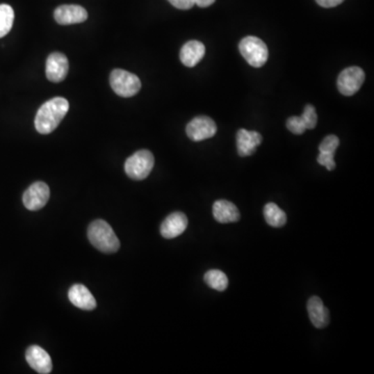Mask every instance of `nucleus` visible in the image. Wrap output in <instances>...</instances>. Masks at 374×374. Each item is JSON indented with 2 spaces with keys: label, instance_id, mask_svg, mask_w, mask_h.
<instances>
[{
  "label": "nucleus",
  "instance_id": "obj_7",
  "mask_svg": "<svg viewBox=\"0 0 374 374\" xmlns=\"http://www.w3.org/2000/svg\"><path fill=\"white\" fill-rule=\"evenodd\" d=\"M218 131L216 122L209 117L201 115L191 120L186 126L187 136L193 142H201L213 138Z\"/></svg>",
  "mask_w": 374,
  "mask_h": 374
},
{
  "label": "nucleus",
  "instance_id": "obj_9",
  "mask_svg": "<svg viewBox=\"0 0 374 374\" xmlns=\"http://www.w3.org/2000/svg\"><path fill=\"white\" fill-rule=\"evenodd\" d=\"M69 72V60L64 54L52 52L46 62V76L51 83H62Z\"/></svg>",
  "mask_w": 374,
  "mask_h": 374
},
{
  "label": "nucleus",
  "instance_id": "obj_11",
  "mask_svg": "<svg viewBox=\"0 0 374 374\" xmlns=\"http://www.w3.org/2000/svg\"><path fill=\"white\" fill-rule=\"evenodd\" d=\"M54 19L60 25L77 24L87 20L88 12L83 6L65 4L56 8Z\"/></svg>",
  "mask_w": 374,
  "mask_h": 374
},
{
  "label": "nucleus",
  "instance_id": "obj_10",
  "mask_svg": "<svg viewBox=\"0 0 374 374\" xmlns=\"http://www.w3.org/2000/svg\"><path fill=\"white\" fill-rule=\"evenodd\" d=\"M25 359L29 366L38 373L48 374L52 371L54 365L49 354L39 345L29 346L25 352Z\"/></svg>",
  "mask_w": 374,
  "mask_h": 374
},
{
  "label": "nucleus",
  "instance_id": "obj_22",
  "mask_svg": "<svg viewBox=\"0 0 374 374\" xmlns=\"http://www.w3.org/2000/svg\"><path fill=\"white\" fill-rule=\"evenodd\" d=\"M339 144L340 140L337 136H333V134L327 136L321 142V144L319 145V152L333 153V154H335L336 150L339 147Z\"/></svg>",
  "mask_w": 374,
  "mask_h": 374
},
{
  "label": "nucleus",
  "instance_id": "obj_6",
  "mask_svg": "<svg viewBox=\"0 0 374 374\" xmlns=\"http://www.w3.org/2000/svg\"><path fill=\"white\" fill-rule=\"evenodd\" d=\"M364 81V71L359 67H350L340 73L337 81L338 90L344 96H352L361 89Z\"/></svg>",
  "mask_w": 374,
  "mask_h": 374
},
{
  "label": "nucleus",
  "instance_id": "obj_8",
  "mask_svg": "<svg viewBox=\"0 0 374 374\" xmlns=\"http://www.w3.org/2000/svg\"><path fill=\"white\" fill-rule=\"evenodd\" d=\"M49 197V186L45 182L38 181L31 184L23 193V204L26 209L38 211L45 207Z\"/></svg>",
  "mask_w": 374,
  "mask_h": 374
},
{
  "label": "nucleus",
  "instance_id": "obj_4",
  "mask_svg": "<svg viewBox=\"0 0 374 374\" xmlns=\"http://www.w3.org/2000/svg\"><path fill=\"white\" fill-rule=\"evenodd\" d=\"M154 167V156L148 150H140L125 161V173L133 180H144Z\"/></svg>",
  "mask_w": 374,
  "mask_h": 374
},
{
  "label": "nucleus",
  "instance_id": "obj_20",
  "mask_svg": "<svg viewBox=\"0 0 374 374\" xmlns=\"http://www.w3.org/2000/svg\"><path fill=\"white\" fill-rule=\"evenodd\" d=\"M15 13L8 4H0V38L10 33L14 23Z\"/></svg>",
  "mask_w": 374,
  "mask_h": 374
},
{
  "label": "nucleus",
  "instance_id": "obj_21",
  "mask_svg": "<svg viewBox=\"0 0 374 374\" xmlns=\"http://www.w3.org/2000/svg\"><path fill=\"white\" fill-rule=\"evenodd\" d=\"M302 121H304L306 129H314L317 125V113L316 109L313 105L308 104L304 107V113L300 115Z\"/></svg>",
  "mask_w": 374,
  "mask_h": 374
},
{
  "label": "nucleus",
  "instance_id": "obj_18",
  "mask_svg": "<svg viewBox=\"0 0 374 374\" xmlns=\"http://www.w3.org/2000/svg\"><path fill=\"white\" fill-rule=\"evenodd\" d=\"M264 218L266 222L274 228H281L287 222L285 212L275 203L266 204L264 207Z\"/></svg>",
  "mask_w": 374,
  "mask_h": 374
},
{
  "label": "nucleus",
  "instance_id": "obj_16",
  "mask_svg": "<svg viewBox=\"0 0 374 374\" xmlns=\"http://www.w3.org/2000/svg\"><path fill=\"white\" fill-rule=\"evenodd\" d=\"M205 46L199 41H189L182 46L180 60L187 68H193L201 62L205 56Z\"/></svg>",
  "mask_w": 374,
  "mask_h": 374
},
{
  "label": "nucleus",
  "instance_id": "obj_23",
  "mask_svg": "<svg viewBox=\"0 0 374 374\" xmlns=\"http://www.w3.org/2000/svg\"><path fill=\"white\" fill-rule=\"evenodd\" d=\"M286 126H287L290 132H292L293 134H298V136L304 133L307 130L304 121H302V117H290L289 119L287 120Z\"/></svg>",
  "mask_w": 374,
  "mask_h": 374
},
{
  "label": "nucleus",
  "instance_id": "obj_27",
  "mask_svg": "<svg viewBox=\"0 0 374 374\" xmlns=\"http://www.w3.org/2000/svg\"><path fill=\"white\" fill-rule=\"evenodd\" d=\"M216 0H195V3L199 6L200 8H207L214 3Z\"/></svg>",
  "mask_w": 374,
  "mask_h": 374
},
{
  "label": "nucleus",
  "instance_id": "obj_15",
  "mask_svg": "<svg viewBox=\"0 0 374 374\" xmlns=\"http://www.w3.org/2000/svg\"><path fill=\"white\" fill-rule=\"evenodd\" d=\"M308 309L309 317H310L311 323H313L317 329H323L330 323V313L329 310L325 308L323 300L318 296H312L308 300L307 304Z\"/></svg>",
  "mask_w": 374,
  "mask_h": 374
},
{
  "label": "nucleus",
  "instance_id": "obj_2",
  "mask_svg": "<svg viewBox=\"0 0 374 374\" xmlns=\"http://www.w3.org/2000/svg\"><path fill=\"white\" fill-rule=\"evenodd\" d=\"M88 237L92 245L102 253L113 254L119 251V238L105 220H96L91 222L88 229Z\"/></svg>",
  "mask_w": 374,
  "mask_h": 374
},
{
  "label": "nucleus",
  "instance_id": "obj_13",
  "mask_svg": "<svg viewBox=\"0 0 374 374\" xmlns=\"http://www.w3.org/2000/svg\"><path fill=\"white\" fill-rule=\"evenodd\" d=\"M237 151L239 156H251L255 153L256 148L262 143V136L257 131L241 129L237 132Z\"/></svg>",
  "mask_w": 374,
  "mask_h": 374
},
{
  "label": "nucleus",
  "instance_id": "obj_25",
  "mask_svg": "<svg viewBox=\"0 0 374 374\" xmlns=\"http://www.w3.org/2000/svg\"><path fill=\"white\" fill-rule=\"evenodd\" d=\"M172 6L179 10H189L195 6V0H168Z\"/></svg>",
  "mask_w": 374,
  "mask_h": 374
},
{
  "label": "nucleus",
  "instance_id": "obj_5",
  "mask_svg": "<svg viewBox=\"0 0 374 374\" xmlns=\"http://www.w3.org/2000/svg\"><path fill=\"white\" fill-rule=\"evenodd\" d=\"M111 89L115 94L124 98H129L140 92L142 88V83L136 75L122 70V69H115L111 73L109 77Z\"/></svg>",
  "mask_w": 374,
  "mask_h": 374
},
{
  "label": "nucleus",
  "instance_id": "obj_1",
  "mask_svg": "<svg viewBox=\"0 0 374 374\" xmlns=\"http://www.w3.org/2000/svg\"><path fill=\"white\" fill-rule=\"evenodd\" d=\"M68 100L63 97H56L44 103L37 115L35 126L39 133L49 134L58 128L69 111Z\"/></svg>",
  "mask_w": 374,
  "mask_h": 374
},
{
  "label": "nucleus",
  "instance_id": "obj_14",
  "mask_svg": "<svg viewBox=\"0 0 374 374\" xmlns=\"http://www.w3.org/2000/svg\"><path fill=\"white\" fill-rule=\"evenodd\" d=\"M68 298L75 307L81 310L92 311L97 307L93 294L81 284H75L69 289Z\"/></svg>",
  "mask_w": 374,
  "mask_h": 374
},
{
  "label": "nucleus",
  "instance_id": "obj_19",
  "mask_svg": "<svg viewBox=\"0 0 374 374\" xmlns=\"http://www.w3.org/2000/svg\"><path fill=\"white\" fill-rule=\"evenodd\" d=\"M204 281L206 282V284L210 288L218 290V291H224L228 287V278H227L226 274L222 273V270H208L205 276H204Z\"/></svg>",
  "mask_w": 374,
  "mask_h": 374
},
{
  "label": "nucleus",
  "instance_id": "obj_3",
  "mask_svg": "<svg viewBox=\"0 0 374 374\" xmlns=\"http://www.w3.org/2000/svg\"><path fill=\"white\" fill-rule=\"evenodd\" d=\"M239 51L243 58L254 68H261L268 62V46L259 38L250 35L241 40L239 43Z\"/></svg>",
  "mask_w": 374,
  "mask_h": 374
},
{
  "label": "nucleus",
  "instance_id": "obj_26",
  "mask_svg": "<svg viewBox=\"0 0 374 374\" xmlns=\"http://www.w3.org/2000/svg\"><path fill=\"white\" fill-rule=\"evenodd\" d=\"M344 0H316L317 3L323 8H334V6H339Z\"/></svg>",
  "mask_w": 374,
  "mask_h": 374
},
{
  "label": "nucleus",
  "instance_id": "obj_12",
  "mask_svg": "<svg viewBox=\"0 0 374 374\" xmlns=\"http://www.w3.org/2000/svg\"><path fill=\"white\" fill-rule=\"evenodd\" d=\"M188 226V220L184 212H173L163 220L161 227V233L163 237L167 239H173L180 236Z\"/></svg>",
  "mask_w": 374,
  "mask_h": 374
},
{
  "label": "nucleus",
  "instance_id": "obj_17",
  "mask_svg": "<svg viewBox=\"0 0 374 374\" xmlns=\"http://www.w3.org/2000/svg\"><path fill=\"white\" fill-rule=\"evenodd\" d=\"M213 216L220 224L238 222L241 213L232 202L218 200L213 204Z\"/></svg>",
  "mask_w": 374,
  "mask_h": 374
},
{
  "label": "nucleus",
  "instance_id": "obj_24",
  "mask_svg": "<svg viewBox=\"0 0 374 374\" xmlns=\"http://www.w3.org/2000/svg\"><path fill=\"white\" fill-rule=\"evenodd\" d=\"M334 155L335 154H333V153L319 152L318 157H317V163L327 168V171H333L336 168Z\"/></svg>",
  "mask_w": 374,
  "mask_h": 374
}]
</instances>
